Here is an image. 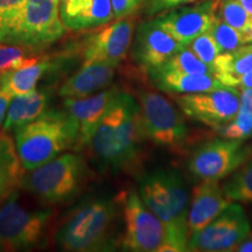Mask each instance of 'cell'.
I'll return each instance as SVG.
<instances>
[{
    "label": "cell",
    "mask_w": 252,
    "mask_h": 252,
    "mask_svg": "<svg viewBox=\"0 0 252 252\" xmlns=\"http://www.w3.org/2000/svg\"><path fill=\"white\" fill-rule=\"evenodd\" d=\"M145 140L139 103L119 90L87 146L104 169L118 173L137 165Z\"/></svg>",
    "instance_id": "6da1fadb"
},
{
    "label": "cell",
    "mask_w": 252,
    "mask_h": 252,
    "mask_svg": "<svg viewBox=\"0 0 252 252\" xmlns=\"http://www.w3.org/2000/svg\"><path fill=\"white\" fill-rule=\"evenodd\" d=\"M121 200L89 196L70 209L55 234L56 245L63 251H110L119 245L117 236Z\"/></svg>",
    "instance_id": "7a4b0ae2"
},
{
    "label": "cell",
    "mask_w": 252,
    "mask_h": 252,
    "mask_svg": "<svg viewBox=\"0 0 252 252\" xmlns=\"http://www.w3.org/2000/svg\"><path fill=\"white\" fill-rule=\"evenodd\" d=\"M15 150L25 171L45 165L68 149H77L78 130L69 113L47 110L14 130Z\"/></svg>",
    "instance_id": "3957f363"
},
{
    "label": "cell",
    "mask_w": 252,
    "mask_h": 252,
    "mask_svg": "<svg viewBox=\"0 0 252 252\" xmlns=\"http://www.w3.org/2000/svg\"><path fill=\"white\" fill-rule=\"evenodd\" d=\"M84 158L76 153H61L45 165L23 175L25 190L47 204H62L75 200L89 180Z\"/></svg>",
    "instance_id": "277c9868"
},
{
    "label": "cell",
    "mask_w": 252,
    "mask_h": 252,
    "mask_svg": "<svg viewBox=\"0 0 252 252\" xmlns=\"http://www.w3.org/2000/svg\"><path fill=\"white\" fill-rule=\"evenodd\" d=\"M137 100L146 140L169 152H182L190 139V131L178 105L147 88L138 90Z\"/></svg>",
    "instance_id": "5b68a950"
},
{
    "label": "cell",
    "mask_w": 252,
    "mask_h": 252,
    "mask_svg": "<svg viewBox=\"0 0 252 252\" xmlns=\"http://www.w3.org/2000/svg\"><path fill=\"white\" fill-rule=\"evenodd\" d=\"M124 231L119 247L134 252H174L168 229L145 206L139 193L130 189L121 197Z\"/></svg>",
    "instance_id": "8992f818"
},
{
    "label": "cell",
    "mask_w": 252,
    "mask_h": 252,
    "mask_svg": "<svg viewBox=\"0 0 252 252\" xmlns=\"http://www.w3.org/2000/svg\"><path fill=\"white\" fill-rule=\"evenodd\" d=\"M0 208V251L32 250L46 244L50 210H31L19 202L17 191L5 196Z\"/></svg>",
    "instance_id": "52a82bcc"
},
{
    "label": "cell",
    "mask_w": 252,
    "mask_h": 252,
    "mask_svg": "<svg viewBox=\"0 0 252 252\" xmlns=\"http://www.w3.org/2000/svg\"><path fill=\"white\" fill-rule=\"evenodd\" d=\"M60 0H25L5 43L25 47L36 53L64 34Z\"/></svg>",
    "instance_id": "ba28073f"
},
{
    "label": "cell",
    "mask_w": 252,
    "mask_h": 252,
    "mask_svg": "<svg viewBox=\"0 0 252 252\" xmlns=\"http://www.w3.org/2000/svg\"><path fill=\"white\" fill-rule=\"evenodd\" d=\"M252 156V146L244 140L215 138L204 141L189 156L187 166L198 181H220Z\"/></svg>",
    "instance_id": "9c48e42d"
},
{
    "label": "cell",
    "mask_w": 252,
    "mask_h": 252,
    "mask_svg": "<svg viewBox=\"0 0 252 252\" xmlns=\"http://www.w3.org/2000/svg\"><path fill=\"white\" fill-rule=\"evenodd\" d=\"M174 102L186 117L217 130L237 115L241 89L224 86L203 93L175 94Z\"/></svg>",
    "instance_id": "30bf717a"
},
{
    "label": "cell",
    "mask_w": 252,
    "mask_h": 252,
    "mask_svg": "<svg viewBox=\"0 0 252 252\" xmlns=\"http://www.w3.org/2000/svg\"><path fill=\"white\" fill-rule=\"evenodd\" d=\"M250 232V222L243 207L231 202L209 224L189 235L188 251H234Z\"/></svg>",
    "instance_id": "8fae6325"
},
{
    "label": "cell",
    "mask_w": 252,
    "mask_h": 252,
    "mask_svg": "<svg viewBox=\"0 0 252 252\" xmlns=\"http://www.w3.org/2000/svg\"><path fill=\"white\" fill-rule=\"evenodd\" d=\"M139 195L149 209L168 229L174 252L188 251V230L182 228L175 214L166 168L151 169L138 178Z\"/></svg>",
    "instance_id": "7c38bea8"
},
{
    "label": "cell",
    "mask_w": 252,
    "mask_h": 252,
    "mask_svg": "<svg viewBox=\"0 0 252 252\" xmlns=\"http://www.w3.org/2000/svg\"><path fill=\"white\" fill-rule=\"evenodd\" d=\"M133 32L134 20L127 17L104 25L82 43L83 62H103L119 67L127 56Z\"/></svg>",
    "instance_id": "4fadbf2b"
},
{
    "label": "cell",
    "mask_w": 252,
    "mask_h": 252,
    "mask_svg": "<svg viewBox=\"0 0 252 252\" xmlns=\"http://www.w3.org/2000/svg\"><path fill=\"white\" fill-rule=\"evenodd\" d=\"M219 0H203L191 6H181L167 11L156 21L176 41L187 47L201 34L210 30L216 18Z\"/></svg>",
    "instance_id": "5bb4252c"
},
{
    "label": "cell",
    "mask_w": 252,
    "mask_h": 252,
    "mask_svg": "<svg viewBox=\"0 0 252 252\" xmlns=\"http://www.w3.org/2000/svg\"><path fill=\"white\" fill-rule=\"evenodd\" d=\"M185 46L169 35L156 19L145 21L138 27L134 39L133 56L145 71L161 67Z\"/></svg>",
    "instance_id": "9a60e30c"
},
{
    "label": "cell",
    "mask_w": 252,
    "mask_h": 252,
    "mask_svg": "<svg viewBox=\"0 0 252 252\" xmlns=\"http://www.w3.org/2000/svg\"><path fill=\"white\" fill-rule=\"evenodd\" d=\"M118 88H110L84 98H65L63 108L75 122L78 130L77 150L87 147L96 126L108 111Z\"/></svg>",
    "instance_id": "2e32d148"
},
{
    "label": "cell",
    "mask_w": 252,
    "mask_h": 252,
    "mask_svg": "<svg viewBox=\"0 0 252 252\" xmlns=\"http://www.w3.org/2000/svg\"><path fill=\"white\" fill-rule=\"evenodd\" d=\"M231 201L225 196L220 181H200L189 202L187 225L189 235L203 229L225 209Z\"/></svg>",
    "instance_id": "e0dca14e"
},
{
    "label": "cell",
    "mask_w": 252,
    "mask_h": 252,
    "mask_svg": "<svg viewBox=\"0 0 252 252\" xmlns=\"http://www.w3.org/2000/svg\"><path fill=\"white\" fill-rule=\"evenodd\" d=\"M60 17L65 30H94L115 19L111 0H60Z\"/></svg>",
    "instance_id": "ac0fdd59"
},
{
    "label": "cell",
    "mask_w": 252,
    "mask_h": 252,
    "mask_svg": "<svg viewBox=\"0 0 252 252\" xmlns=\"http://www.w3.org/2000/svg\"><path fill=\"white\" fill-rule=\"evenodd\" d=\"M117 68L109 63L83 62L80 70L63 82L59 94L63 99H78L99 93L112 83Z\"/></svg>",
    "instance_id": "d6986e66"
},
{
    "label": "cell",
    "mask_w": 252,
    "mask_h": 252,
    "mask_svg": "<svg viewBox=\"0 0 252 252\" xmlns=\"http://www.w3.org/2000/svg\"><path fill=\"white\" fill-rule=\"evenodd\" d=\"M147 74L158 90L169 94L203 93L224 87L215 75L209 74H188L163 68L152 69Z\"/></svg>",
    "instance_id": "ffe728a7"
},
{
    "label": "cell",
    "mask_w": 252,
    "mask_h": 252,
    "mask_svg": "<svg viewBox=\"0 0 252 252\" xmlns=\"http://www.w3.org/2000/svg\"><path fill=\"white\" fill-rule=\"evenodd\" d=\"M64 58H50V56H33L26 64L17 70L0 75V83L7 88L13 96L27 94L35 90L37 83L43 77L62 68Z\"/></svg>",
    "instance_id": "44dd1931"
},
{
    "label": "cell",
    "mask_w": 252,
    "mask_h": 252,
    "mask_svg": "<svg viewBox=\"0 0 252 252\" xmlns=\"http://www.w3.org/2000/svg\"><path fill=\"white\" fill-rule=\"evenodd\" d=\"M252 71V43L231 52L220 53L214 63L215 76L223 86L236 87L248 72Z\"/></svg>",
    "instance_id": "7402d4cb"
},
{
    "label": "cell",
    "mask_w": 252,
    "mask_h": 252,
    "mask_svg": "<svg viewBox=\"0 0 252 252\" xmlns=\"http://www.w3.org/2000/svg\"><path fill=\"white\" fill-rule=\"evenodd\" d=\"M216 131L226 139L247 140L252 137V89H241V104L237 115Z\"/></svg>",
    "instance_id": "603a6c76"
},
{
    "label": "cell",
    "mask_w": 252,
    "mask_h": 252,
    "mask_svg": "<svg viewBox=\"0 0 252 252\" xmlns=\"http://www.w3.org/2000/svg\"><path fill=\"white\" fill-rule=\"evenodd\" d=\"M222 188L231 202L252 203V156L226 176Z\"/></svg>",
    "instance_id": "cb8c5ba5"
},
{
    "label": "cell",
    "mask_w": 252,
    "mask_h": 252,
    "mask_svg": "<svg viewBox=\"0 0 252 252\" xmlns=\"http://www.w3.org/2000/svg\"><path fill=\"white\" fill-rule=\"evenodd\" d=\"M209 32L215 39L220 53L231 52V50L237 49L239 47L252 43V36L250 34L231 27L217 15Z\"/></svg>",
    "instance_id": "d4e9b609"
},
{
    "label": "cell",
    "mask_w": 252,
    "mask_h": 252,
    "mask_svg": "<svg viewBox=\"0 0 252 252\" xmlns=\"http://www.w3.org/2000/svg\"><path fill=\"white\" fill-rule=\"evenodd\" d=\"M216 15L231 27L252 36V14L237 0H219Z\"/></svg>",
    "instance_id": "484cf974"
},
{
    "label": "cell",
    "mask_w": 252,
    "mask_h": 252,
    "mask_svg": "<svg viewBox=\"0 0 252 252\" xmlns=\"http://www.w3.org/2000/svg\"><path fill=\"white\" fill-rule=\"evenodd\" d=\"M168 70H175L181 72H188V74H209L215 75L214 69L201 61L196 55L191 52L188 47H185L180 52L176 53L167 61L161 67Z\"/></svg>",
    "instance_id": "4316f807"
},
{
    "label": "cell",
    "mask_w": 252,
    "mask_h": 252,
    "mask_svg": "<svg viewBox=\"0 0 252 252\" xmlns=\"http://www.w3.org/2000/svg\"><path fill=\"white\" fill-rule=\"evenodd\" d=\"M33 56L34 52L25 47L0 43V75L21 68Z\"/></svg>",
    "instance_id": "83f0119b"
},
{
    "label": "cell",
    "mask_w": 252,
    "mask_h": 252,
    "mask_svg": "<svg viewBox=\"0 0 252 252\" xmlns=\"http://www.w3.org/2000/svg\"><path fill=\"white\" fill-rule=\"evenodd\" d=\"M187 47L201 61L214 69V63L217 56L220 54V50L209 31L195 37Z\"/></svg>",
    "instance_id": "f1b7e54d"
},
{
    "label": "cell",
    "mask_w": 252,
    "mask_h": 252,
    "mask_svg": "<svg viewBox=\"0 0 252 252\" xmlns=\"http://www.w3.org/2000/svg\"><path fill=\"white\" fill-rule=\"evenodd\" d=\"M52 99V93L48 89H41V90H33L32 91L31 98L28 100L26 109H25L24 116L20 121V126L28 123L35 121L39 118L43 112L48 110V104ZM18 128V127H17Z\"/></svg>",
    "instance_id": "f546056e"
},
{
    "label": "cell",
    "mask_w": 252,
    "mask_h": 252,
    "mask_svg": "<svg viewBox=\"0 0 252 252\" xmlns=\"http://www.w3.org/2000/svg\"><path fill=\"white\" fill-rule=\"evenodd\" d=\"M24 2L25 0H0V43L6 42Z\"/></svg>",
    "instance_id": "4dcf8cb0"
},
{
    "label": "cell",
    "mask_w": 252,
    "mask_h": 252,
    "mask_svg": "<svg viewBox=\"0 0 252 252\" xmlns=\"http://www.w3.org/2000/svg\"><path fill=\"white\" fill-rule=\"evenodd\" d=\"M198 1H203V0H147L146 13L149 15L161 14L176 7L195 4Z\"/></svg>",
    "instance_id": "1f68e13d"
},
{
    "label": "cell",
    "mask_w": 252,
    "mask_h": 252,
    "mask_svg": "<svg viewBox=\"0 0 252 252\" xmlns=\"http://www.w3.org/2000/svg\"><path fill=\"white\" fill-rule=\"evenodd\" d=\"M115 19H123L133 13L139 5V0H111Z\"/></svg>",
    "instance_id": "d6a6232c"
},
{
    "label": "cell",
    "mask_w": 252,
    "mask_h": 252,
    "mask_svg": "<svg viewBox=\"0 0 252 252\" xmlns=\"http://www.w3.org/2000/svg\"><path fill=\"white\" fill-rule=\"evenodd\" d=\"M13 97L14 96L12 94L11 91L0 83V127H2V124H4L9 103H11V100Z\"/></svg>",
    "instance_id": "836d02e7"
},
{
    "label": "cell",
    "mask_w": 252,
    "mask_h": 252,
    "mask_svg": "<svg viewBox=\"0 0 252 252\" xmlns=\"http://www.w3.org/2000/svg\"><path fill=\"white\" fill-rule=\"evenodd\" d=\"M235 252H252V232L234 249Z\"/></svg>",
    "instance_id": "e575fe53"
},
{
    "label": "cell",
    "mask_w": 252,
    "mask_h": 252,
    "mask_svg": "<svg viewBox=\"0 0 252 252\" xmlns=\"http://www.w3.org/2000/svg\"><path fill=\"white\" fill-rule=\"evenodd\" d=\"M238 89H252V71L243 76L237 86Z\"/></svg>",
    "instance_id": "d590c367"
},
{
    "label": "cell",
    "mask_w": 252,
    "mask_h": 252,
    "mask_svg": "<svg viewBox=\"0 0 252 252\" xmlns=\"http://www.w3.org/2000/svg\"><path fill=\"white\" fill-rule=\"evenodd\" d=\"M8 191H12V189L9 188L8 186L6 185L5 182L1 180V179H0V198H1V197H5L6 195L9 194Z\"/></svg>",
    "instance_id": "8d00e7d4"
},
{
    "label": "cell",
    "mask_w": 252,
    "mask_h": 252,
    "mask_svg": "<svg viewBox=\"0 0 252 252\" xmlns=\"http://www.w3.org/2000/svg\"><path fill=\"white\" fill-rule=\"evenodd\" d=\"M237 1L247 9L249 13L252 14V0H237Z\"/></svg>",
    "instance_id": "74e56055"
}]
</instances>
